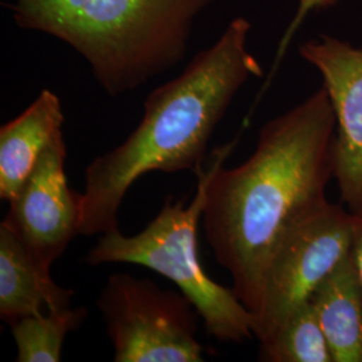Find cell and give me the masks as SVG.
Segmentation results:
<instances>
[{"label":"cell","mask_w":362,"mask_h":362,"mask_svg":"<svg viewBox=\"0 0 362 362\" xmlns=\"http://www.w3.org/2000/svg\"><path fill=\"white\" fill-rule=\"evenodd\" d=\"M336 117L324 86L267 121L252 155L226 168L233 145L218 149L207 169L203 228L235 294L258 317L264 275L288 227L324 202L333 180Z\"/></svg>","instance_id":"obj_1"},{"label":"cell","mask_w":362,"mask_h":362,"mask_svg":"<svg viewBox=\"0 0 362 362\" xmlns=\"http://www.w3.org/2000/svg\"><path fill=\"white\" fill-rule=\"evenodd\" d=\"M251 23L233 19L219 38L197 52L180 74L144 101L137 128L85 169L79 235L119 230L118 211L130 187L149 172L199 175L208 144L233 98L263 70L247 42Z\"/></svg>","instance_id":"obj_2"},{"label":"cell","mask_w":362,"mask_h":362,"mask_svg":"<svg viewBox=\"0 0 362 362\" xmlns=\"http://www.w3.org/2000/svg\"><path fill=\"white\" fill-rule=\"evenodd\" d=\"M218 0H11L15 25L70 46L105 93L137 90L180 64L194 23Z\"/></svg>","instance_id":"obj_3"},{"label":"cell","mask_w":362,"mask_h":362,"mask_svg":"<svg viewBox=\"0 0 362 362\" xmlns=\"http://www.w3.org/2000/svg\"><path fill=\"white\" fill-rule=\"evenodd\" d=\"M192 200L167 197L143 231L127 236L119 230L101 235L85 262L90 266L130 263L151 269L179 287L202 318L208 336L221 342L255 338L257 317L228 288L211 279L202 266L197 230L206 200L207 170L199 175Z\"/></svg>","instance_id":"obj_4"},{"label":"cell","mask_w":362,"mask_h":362,"mask_svg":"<svg viewBox=\"0 0 362 362\" xmlns=\"http://www.w3.org/2000/svg\"><path fill=\"white\" fill-rule=\"evenodd\" d=\"M116 362H202L199 314L180 290L127 272L112 274L97 300Z\"/></svg>","instance_id":"obj_5"},{"label":"cell","mask_w":362,"mask_h":362,"mask_svg":"<svg viewBox=\"0 0 362 362\" xmlns=\"http://www.w3.org/2000/svg\"><path fill=\"white\" fill-rule=\"evenodd\" d=\"M353 212L326 199L296 220L269 262L255 338L266 342L351 250Z\"/></svg>","instance_id":"obj_6"},{"label":"cell","mask_w":362,"mask_h":362,"mask_svg":"<svg viewBox=\"0 0 362 362\" xmlns=\"http://www.w3.org/2000/svg\"><path fill=\"white\" fill-rule=\"evenodd\" d=\"M65 139H55L8 202L3 226L10 228L46 270L79 235L81 194L67 184Z\"/></svg>","instance_id":"obj_7"},{"label":"cell","mask_w":362,"mask_h":362,"mask_svg":"<svg viewBox=\"0 0 362 362\" xmlns=\"http://www.w3.org/2000/svg\"><path fill=\"white\" fill-rule=\"evenodd\" d=\"M299 55L322 77L336 117L333 167L341 203L362 211V47L321 35L303 42Z\"/></svg>","instance_id":"obj_8"},{"label":"cell","mask_w":362,"mask_h":362,"mask_svg":"<svg viewBox=\"0 0 362 362\" xmlns=\"http://www.w3.org/2000/svg\"><path fill=\"white\" fill-rule=\"evenodd\" d=\"M61 98L43 89L26 109L0 128V199L10 202L50 144L64 136Z\"/></svg>","instance_id":"obj_9"},{"label":"cell","mask_w":362,"mask_h":362,"mask_svg":"<svg viewBox=\"0 0 362 362\" xmlns=\"http://www.w3.org/2000/svg\"><path fill=\"white\" fill-rule=\"evenodd\" d=\"M74 290L57 285L25 243L0 224V317L13 325L30 315L71 306Z\"/></svg>","instance_id":"obj_10"},{"label":"cell","mask_w":362,"mask_h":362,"mask_svg":"<svg viewBox=\"0 0 362 362\" xmlns=\"http://www.w3.org/2000/svg\"><path fill=\"white\" fill-rule=\"evenodd\" d=\"M310 300L334 362H362V284L351 250Z\"/></svg>","instance_id":"obj_11"},{"label":"cell","mask_w":362,"mask_h":362,"mask_svg":"<svg viewBox=\"0 0 362 362\" xmlns=\"http://www.w3.org/2000/svg\"><path fill=\"white\" fill-rule=\"evenodd\" d=\"M259 361L334 362L310 299L293 311L272 338L259 344Z\"/></svg>","instance_id":"obj_12"},{"label":"cell","mask_w":362,"mask_h":362,"mask_svg":"<svg viewBox=\"0 0 362 362\" xmlns=\"http://www.w3.org/2000/svg\"><path fill=\"white\" fill-rule=\"evenodd\" d=\"M85 308L49 311L25 317L11 326L18 362H59L62 348L70 332L85 322Z\"/></svg>","instance_id":"obj_13"},{"label":"cell","mask_w":362,"mask_h":362,"mask_svg":"<svg viewBox=\"0 0 362 362\" xmlns=\"http://www.w3.org/2000/svg\"><path fill=\"white\" fill-rule=\"evenodd\" d=\"M351 255L362 284V211L353 212V240Z\"/></svg>","instance_id":"obj_14"},{"label":"cell","mask_w":362,"mask_h":362,"mask_svg":"<svg viewBox=\"0 0 362 362\" xmlns=\"http://www.w3.org/2000/svg\"><path fill=\"white\" fill-rule=\"evenodd\" d=\"M337 1L338 0H299L297 16L298 22L309 11H313V10H324V8H327V7L334 6Z\"/></svg>","instance_id":"obj_15"}]
</instances>
